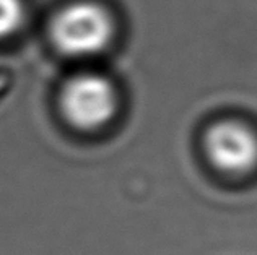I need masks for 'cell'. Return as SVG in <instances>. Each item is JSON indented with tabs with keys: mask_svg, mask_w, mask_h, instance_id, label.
<instances>
[{
	"mask_svg": "<svg viewBox=\"0 0 257 255\" xmlns=\"http://www.w3.org/2000/svg\"><path fill=\"white\" fill-rule=\"evenodd\" d=\"M51 36L57 49L67 56H91L109 44L112 20L103 7L93 2H77L54 17Z\"/></svg>",
	"mask_w": 257,
	"mask_h": 255,
	"instance_id": "1",
	"label": "cell"
},
{
	"mask_svg": "<svg viewBox=\"0 0 257 255\" xmlns=\"http://www.w3.org/2000/svg\"><path fill=\"white\" fill-rule=\"evenodd\" d=\"M64 116L78 129H96L112 117L116 93L104 77L85 73L70 78L60 96Z\"/></svg>",
	"mask_w": 257,
	"mask_h": 255,
	"instance_id": "2",
	"label": "cell"
},
{
	"mask_svg": "<svg viewBox=\"0 0 257 255\" xmlns=\"http://www.w3.org/2000/svg\"><path fill=\"white\" fill-rule=\"evenodd\" d=\"M205 151L216 169L242 174L257 164V137L244 124L223 120L208 129Z\"/></svg>",
	"mask_w": 257,
	"mask_h": 255,
	"instance_id": "3",
	"label": "cell"
},
{
	"mask_svg": "<svg viewBox=\"0 0 257 255\" xmlns=\"http://www.w3.org/2000/svg\"><path fill=\"white\" fill-rule=\"evenodd\" d=\"M23 22V4L20 0H0V38L10 36Z\"/></svg>",
	"mask_w": 257,
	"mask_h": 255,
	"instance_id": "4",
	"label": "cell"
}]
</instances>
